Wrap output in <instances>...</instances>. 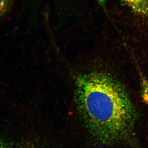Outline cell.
<instances>
[{"label": "cell", "instance_id": "3", "mask_svg": "<svg viewBox=\"0 0 148 148\" xmlns=\"http://www.w3.org/2000/svg\"><path fill=\"white\" fill-rule=\"evenodd\" d=\"M14 7L13 0H0V19L6 17Z\"/></svg>", "mask_w": 148, "mask_h": 148}, {"label": "cell", "instance_id": "1", "mask_svg": "<svg viewBox=\"0 0 148 148\" xmlns=\"http://www.w3.org/2000/svg\"><path fill=\"white\" fill-rule=\"evenodd\" d=\"M79 99L90 132L104 144L129 138L136 113L128 94L112 76L103 71L86 74L79 82Z\"/></svg>", "mask_w": 148, "mask_h": 148}, {"label": "cell", "instance_id": "5", "mask_svg": "<svg viewBox=\"0 0 148 148\" xmlns=\"http://www.w3.org/2000/svg\"><path fill=\"white\" fill-rule=\"evenodd\" d=\"M107 0H97L98 3L102 7H104L106 5Z\"/></svg>", "mask_w": 148, "mask_h": 148}, {"label": "cell", "instance_id": "6", "mask_svg": "<svg viewBox=\"0 0 148 148\" xmlns=\"http://www.w3.org/2000/svg\"><path fill=\"white\" fill-rule=\"evenodd\" d=\"M0 148H9L8 145H7L2 140H0Z\"/></svg>", "mask_w": 148, "mask_h": 148}, {"label": "cell", "instance_id": "4", "mask_svg": "<svg viewBox=\"0 0 148 148\" xmlns=\"http://www.w3.org/2000/svg\"><path fill=\"white\" fill-rule=\"evenodd\" d=\"M142 86V95L143 100L148 104V79L140 73Z\"/></svg>", "mask_w": 148, "mask_h": 148}, {"label": "cell", "instance_id": "2", "mask_svg": "<svg viewBox=\"0 0 148 148\" xmlns=\"http://www.w3.org/2000/svg\"><path fill=\"white\" fill-rule=\"evenodd\" d=\"M135 11L140 14H148V0H123Z\"/></svg>", "mask_w": 148, "mask_h": 148}]
</instances>
